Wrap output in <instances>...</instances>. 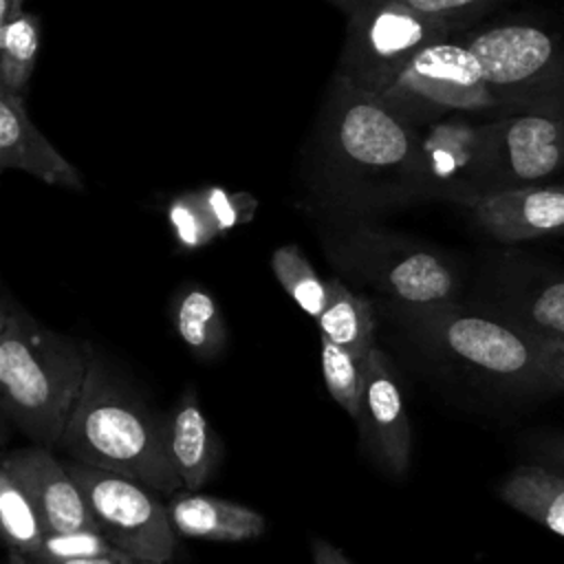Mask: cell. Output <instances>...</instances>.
Wrapping results in <instances>:
<instances>
[{
	"instance_id": "cell-32",
	"label": "cell",
	"mask_w": 564,
	"mask_h": 564,
	"mask_svg": "<svg viewBox=\"0 0 564 564\" xmlns=\"http://www.w3.org/2000/svg\"><path fill=\"white\" fill-rule=\"evenodd\" d=\"M62 564H167V562H154V560L134 557L130 553H117V555H101V557H90V560H73V562H62Z\"/></svg>"
},
{
	"instance_id": "cell-14",
	"label": "cell",
	"mask_w": 564,
	"mask_h": 564,
	"mask_svg": "<svg viewBox=\"0 0 564 564\" xmlns=\"http://www.w3.org/2000/svg\"><path fill=\"white\" fill-rule=\"evenodd\" d=\"M421 137L434 198L458 203L485 192L487 121L438 119Z\"/></svg>"
},
{
	"instance_id": "cell-3",
	"label": "cell",
	"mask_w": 564,
	"mask_h": 564,
	"mask_svg": "<svg viewBox=\"0 0 564 564\" xmlns=\"http://www.w3.org/2000/svg\"><path fill=\"white\" fill-rule=\"evenodd\" d=\"M88 372V346L40 324L9 291L0 302V403L33 443L55 447Z\"/></svg>"
},
{
	"instance_id": "cell-9",
	"label": "cell",
	"mask_w": 564,
	"mask_h": 564,
	"mask_svg": "<svg viewBox=\"0 0 564 564\" xmlns=\"http://www.w3.org/2000/svg\"><path fill=\"white\" fill-rule=\"evenodd\" d=\"M64 463L84 491L99 531L117 549L134 557L170 562L176 549V531L167 505L154 496L156 489L73 458Z\"/></svg>"
},
{
	"instance_id": "cell-4",
	"label": "cell",
	"mask_w": 564,
	"mask_h": 564,
	"mask_svg": "<svg viewBox=\"0 0 564 564\" xmlns=\"http://www.w3.org/2000/svg\"><path fill=\"white\" fill-rule=\"evenodd\" d=\"M59 447L73 460L134 478L161 494L183 487L167 454L165 423L88 348V372Z\"/></svg>"
},
{
	"instance_id": "cell-10",
	"label": "cell",
	"mask_w": 564,
	"mask_h": 564,
	"mask_svg": "<svg viewBox=\"0 0 564 564\" xmlns=\"http://www.w3.org/2000/svg\"><path fill=\"white\" fill-rule=\"evenodd\" d=\"M476 306L535 335L564 337V267L520 249L500 251L485 269Z\"/></svg>"
},
{
	"instance_id": "cell-23",
	"label": "cell",
	"mask_w": 564,
	"mask_h": 564,
	"mask_svg": "<svg viewBox=\"0 0 564 564\" xmlns=\"http://www.w3.org/2000/svg\"><path fill=\"white\" fill-rule=\"evenodd\" d=\"M0 524L4 544L26 555H33L48 533L37 505L7 467H0Z\"/></svg>"
},
{
	"instance_id": "cell-35",
	"label": "cell",
	"mask_w": 564,
	"mask_h": 564,
	"mask_svg": "<svg viewBox=\"0 0 564 564\" xmlns=\"http://www.w3.org/2000/svg\"><path fill=\"white\" fill-rule=\"evenodd\" d=\"M22 4H24V0H11V15L22 11Z\"/></svg>"
},
{
	"instance_id": "cell-7",
	"label": "cell",
	"mask_w": 564,
	"mask_h": 564,
	"mask_svg": "<svg viewBox=\"0 0 564 564\" xmlns=\"http://www.w3.org/2000/svg\"><path fill=\"white\" fill-rule=\"evenodd\" d=\"M456 31L449 22L399 2L359 4L346 11V40L335 75L381 95L421 48Z\"/></svg>"
},
{
	"instance_id": "cell-22",
	"label": "cell",
	"mask_w": 564,
	"mask_h": 564,
	"mask_svg": "<svg viewBox=\"0 0 564 564\" xmlns=\"http://www.w3.org/2000/svg\"><path fill=\"white\" fill-rule=\"evenodd\" d=\"M40 51L37 15L18 11L0 22V88L24 97Z\"/></svg>"
},
{
	"instance_id": "cell-33",
	"label": "cell",
	"mask_w": 564,
	"mask_h": 564,
	"mask_svg": "<svg viewBox=\"0 0 564 564\" xmlns=\"http://www.w3.org/2000/svg\"><path fill=\"white\" fill-rule=\"evenodd\" d=\"M542 339H544V348H546L551 366L564 377V337H546V335H542Z\"/></svg>"
},
{
	"instance_id": "cell-2",
	"label": "cell",
	"mask_w": 564,
	"mask_h": 564,
	"mask_svg": "<svg viewBox=\"0 0 564 564\" xmlns=\"http://www.w3.org/2000/svg\"><path fill=\"white\" fill-rule=\"evenodd\" d=\"M397 308L403 326L436 359L487 392L518 403L564 394V377L551 366L542 335L476 304Z\"/></svg>"
},
{
	"instance_id": "cell-16",
	"label": "cell",
	"mask_w": 564,
	"mask_h": 564,
	"mask_svg": "<svg viewBox=\"0 0 564 564\" xmlns=\"http://www.w3.org/2000/svg\"><path fill=\"white\" fill-rule=\"evenodd\" d=\"M0 167L22 170L48 185L82 189L84 181L73 163L31 121L24 97L0 88Z\"/></svg>"
},
{
	"instance_id": "cell-5",
	"label": "cell",
	"mask_w": 564,
	"mask_h": 564,
	"mask_svg": "<svg viewBox=\"0 0 564 564\" xmlns=\"http://www.w3.org/2000/svg\"><path fill=\"white\" fill-rule=\"evenodd\" d=\"M330 258L388 295L394 306L423 308L458 302L460 278L436 249L408 236L352 225L326 238Z\"/></svg>"
},
{
	"instance_id": "cell-13",
	"label": "cell",
	"mask_w": 564,
	"mask_h": 564,
	"mask_svg": "<svg viewBox=\"0 0 564 564\" xmlns=\"http://www.w3.org/2000/svg\"><path fill=\"white\" fill-rule=\"evenodd\" d=\"M361 441L372 458L392 476H403L410 467L412 432L392 364L377 346L364 366L361 416L357 421Z\"/></svg>"
},
{
	"instance_id": "cell-8",
	"label": "cell",
	"mask_w": 564,
	"mask_h": 564,
	"mask_svg": "<svg viewBox=\"0 0 564 564\" xmlns=\"http://www.w3.org/2000/svg\"><path fill=\"white\" fill-rule=\"evenodd\" d=\"M379 97L416 128L449 112L498 110L478 57L460 37L421 48Z\"/></svg>"
},
{
	"instance_id": "cell-29",
	"label": "cell",
	"mask_w": 564,
	"mask_h": 564,
	"mask_svg": "<svg viewBox=\"0 0 564 564\" xmlns=\"http://www.w3.org/2000/svg\"><path fill=\"white\" fill-rule=\"evenodd\" d=\"M326 2L339 7L344 13L359 7V4H366V2H399L403 7H410V9L419 11V13H425V15H432L436 20L449 22L452 26H456L460 31L485 7H489L496 0H326Z\"/></svg>"
},
{
	"instance_id": "cell-18",
	"label": "cell",
	"mask_w": 564,
	"mask_h": 564,
	"mask_svg": "<svg viewBox=\"0 0 564 564\" xmlns=\"http://www.w3.org/2000/svg\"><path fill=\"white\" fill-rule=\"evenodd\" d=\"M167 454L181 478V485L189 491L200 489L216 465V443L207 425V419L198 405L194 386H187L165 423Z\"/></svg>"
},
{
	"instance_id": "cell-27",
	"label": "cell",
	"mask_w": 564,
	"mask_h": 564,
	"mask_svg": "<svg viewBox=\"0 0 564 564\" xmlns=\"http://www.w3.org/2000/svg\"><path fill=\"white\" fill-rule=\"evenodd\" d=\"M167 220L176 242L183 249H200L220 238L200 203L198 189L176 196L167 207Z\"/></svg>"
},
{
	"instance_id": "cell-17",
	"label": "cell",
	"mask_w": 564,
	"mask_h": 564,
	"mask_svg": "<svg viewBox=\"0 0 564 564\" xmlns=\"http://www.w3.org/2000/svg\"><path fill=\"white\" fill-rule=\"evenodd\" d=\"M167 513L176 535L196 540L245 542L262 535L267 529V520L258 511L231 500L194 491L176 496L167 505Z\"/></svg>"
},
{
	"instance_id": "cell-20",
	"label": "cell",
	"mask_w": 564,
	"mask_h": 564,
	"mask_svg": "<svg viewBox=\"0 0 564 564\" xmlns=\"http://www.w3.org/2000/svg\"><path fill=\"white\" fill-rule=\"evenodd\" d=\"M328 284V297L324 311L319 313L317 328L319 335L348 348L355 355L368 357L375 348V308L372 304L350 291L341 280L333 278Z\"/></svg>"
},
{
	"instance_id": "cell-28",
	"label": "cell",
	"mask_w": 564,
	"mask_h": 564,
	"mask_svg": "<svg viewBox=\"0 0 564 564\" xmlns=\"http://www.w3.org/2000/svg\"><path fill=\"white\" fill-rule=\"evenodd\" d=\"M198 196L218 236L249 223L258 207L251 194L227 192L223 187H203L198 189Z\"/></svg>"
},
{
	"instance_id": "cell-6",
	"label": "cell",
	"mask_w": 564,
	"mask_h": 564,
	"mask_svg": "<svg viewBox=\"0 0 564 564\" xmlns=\"http://www.w3.org/2000/svg\"><path fill=\"white\" fill-rule=\"evenodd\" d=\"M460 40L478 57L500 115L564 117V40L557 33L509 22Z\"/></svg>"
},
{
	"instance_id": "cell-21",
	"label": "cell",
	"mask_w": 564,
	"mask_h": 564,
	"mask_svg": "<svg viewBox=\"0 0 564 564\" xmlns=\"http://www.w3.org/2000/svg\"><path fill=\"white\" fill-rule=\"evenodd\" d=\"M174 328L189 352L200 361L216 359L227 346V324L214 295L192 284L178 293L174 308Z\"/></svg>"
},
{
	"instance_id": "cell-19",
	"label": "cell",
	"mask_w": 564,
	"mask_h": 564,
	"mask_svg": "<svg viewBox=\"0 0 564 564\" xmlns=\"http://www.w3.org/2000/svg\"><path fill=\"white\" fill-rule=\"evenodd\" d=\"M498 496L513 511L564 538V474L524 460L502 478Z\"/></svg>"
},
{
	"instance_id": "cell-31",
	"label": "cell",
	"mask_w": 564,
	"mask_h": 564,
	"mask_svg": "<svg viewBox=\"0 0 564 564\" xmlns=\"http://www.w3.org/2000/svg\"><path fill=\"white\" fill-rule=\"evenodd\" d=\"M311 555H313V564H352L341 549H337L335 544L322 538L311 540Z\"/></svg>"
},
{
	"instance_id": "cell-24",
	"label": "cell",
	"mask_w": 564,
	"mask_h": 564,
	"mask_svg": "<svg viewBox=\"0 0 564 564\" xmlns=\"http://www.w3.org/2000/svg\"><path fill=\"white\" fill-rule=\"evenodd\" d=\"M319 359L322 375L330 399L346 410V414L357 423L361 416L364 397V366L366 357L350 352L348 348L319 335Z\"/></svg>"
},
{
	"instance_id": "cell-12",
	"label": "cell",
	"mask_w": 564,
	"mask_h": 564,
	"mask_svg": "<svg viewBox=\"0 0 564 564\" xmlns=\"http://www.w3.org/2000/svg\"><path fill=\"white\" fill-rule=\"evenodd\" d=\"M471 220L502 245L564 234V181L489 189L458 200Z\"/></svg>"
},
{
	"instance_id": "cell-30",
	"label": "cell",
	"mask_w": 564,
	"mask_h": 564,
	"mask_svg": "<svg viewBox=\"0 0 564 564\" xmlns=\"http://www.w3.org/2000/svg\"><path fill=\"white\" fill-rule=\"evenodd\" d=\"M527 460L564 474V430H533L522 438Z\"/></svg>"
},
{
	"instance_id": "cell-11",
	"label": "cell",
	"mask_w": 564,
	"mask_h": 564,
	"mask_svg": "<svg viewBox=\"0 0 564 564\" xmlns=\"http://www.w3.org/2000/svg\"><path fill=\"white\" fill-rule=\"evenodd\" d=\"M564 170V117L516 112L487 121L485 192L522 187Z\"/></svg>"
},
{
	"instance_id": "cell-26",
	"label": "cell",
	"mask_w": 564,
	"mask_h": 564,
	"mask_svg": "<svg viewBox=\"0 0 564 564\" xmlns=\"http://www.w3.org/2000/svg\"><path fill=\"white\" fill-rule=\"evenodd\" d=\"M126 553L117 549L97 529H75V531H48L40 549L31 555L44 564H62L73 560H90L101 555Z\"/></svg>"
},
{
	"instance_id": "cell-25",
	"label": "cell",
	"mask_w": 564,
	"mask_h": 564,
	"mask_svg": "<svg viewBox=\"0 0 564 564\" xmlns=\"http://www.w3.org/2000/svg\"><path fill=\"white\" fill-rule=\"evenodd\" d=\"M271 269L282 289L293 297V302L306 315L317 319L328 297V284L311 267L304 251L297 245L278 247L271 256Z\"/></svg>"
},
{
	"instance_id": "cell-15",
	"label": "cell",
	"mask_w": 564,
	"mask_h": 564,
	"mask_svg": "<svg viewBox=\"0 0 564 564\" xmlns=\"http://www.w3.org/2000/svg\"><path fill=\"white\" fill-rule=\"evenodd\" d=\"M2 467H7L29 491L42 513L46 531H99L84 491L70 476L66 463L57 460L51 447L35 443L13 449L4 456Z\"/></svg>"
},
{
	"instance_id": "cell-1",
	"label": "cell",
	"mask_w": 564,
	"mask_h": 564,
	"mask_svg": "<svg viewBox=\"0 0 564 564\" xmlns=\"http://www.w3.org/2000/svg\"><path fill=\"white\" fill-rule=\"evenodd\" d=\"M313 181L324 198L350 209L434 198L419 128L337 75L317 126Z\"/></svg>"
},
{
	"instance_id": "cell-34",
	"label": "cell",
	"mask_w": 564,
	"mask_h": 564,
	"mask_svg": "<svg viewBox=\"0 0 564 564\" xmlns=\"http://www.w3.org/2000/svg\"><path fill=\"white\" fill-rule=\"evenodd\" d=\"M7 564H44V562H40V560H35V557H31V555H26V553L11 551V549H9Z\"/></svg>"
}]
</instances>
